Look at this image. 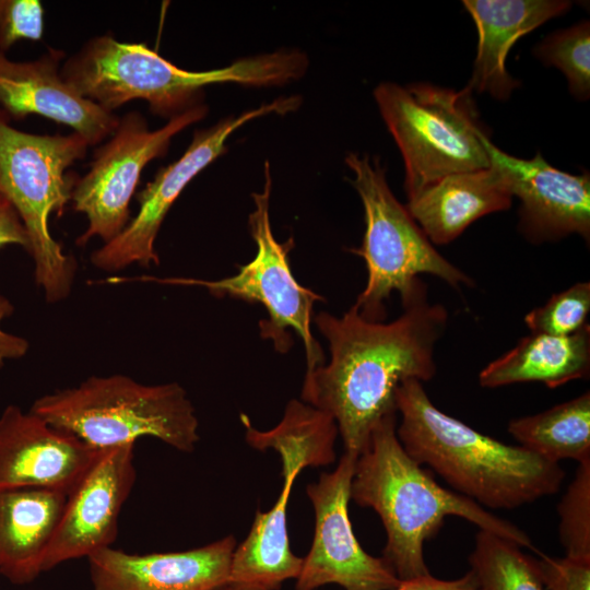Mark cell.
Wrapping results in <instances>:
<instances>
[{"label":"cell","mask_w":590,"mask_h":590,"mask_svg":"<svg viewBox=\"0 0 590 590\" xmlns=\"http://www.w3.org/2000/svg\"><path fill=\"white\" fill-rule=\"evenodd\" d=\"M401 300L403 312L391 322L366 320L353 307L342 317L322 311L312 318L328 342L330 359L306 371L302 401L329 414L345 451L356 456L375 426L397 413L398 387L436 374L434 351L447 310L428 303L421 280Z\"/></svg>","instance_id":"1"},{"label":"cell","mask_w":590,"mask_h":590,"mask_svg":"<svg viewBox=\"0 0 590 590\" xmlns=\"http://www.w3.org/2000/svg\"><path fill=\"white\" fill-rule=\"evenodd\" d=\"M351 499L374 509L387 534L382 558L400 580L429 573L424 543L434 538L449 516L533 548L530 536L516 524L495 516L474 500L440 486L413 460L397 436V413L374 428L356 458Z\"/></svg>","instance_id":"2"},{"label":"cell","mask_w":590,"mask_h":590,"mask_svg":"<svg viewBox=\"0 0 590 590\" xmlns=\"http://www.w3.org/2000/svg\"><path fill=\"white\" fill-rule=\"evenodd\" d=\"M397 436L408 455L485 509H515L558 492L559 463L479 433L436 408L421 381L396 392Z\"/></svg>","instance_id":"3"},{"label":"cell","mask_w":590,"mask_h":590,"mask_svg":"<svg viewBox=\"0 0 590 590\" xmlns=\"http://www.w3.org/2000/svg\"><path fill=\"white\" fill-rule=\"evenodd\" d=\"M308 66L298 50L241 58L208 71L177 67L145 44L122 43L110 34L88 39L61 66L62 79L80 95L113 113L142 99L151 113L172 119L200 105L212 84L281 85L304 75Z\"/></svg>","instance_id":"4"},{"label":"cell","mask_w":590,"mask_h":590,"mask_svg":"<svg viewBox=\"0 0 590 590\" xmlns=\"http://www.w3.org/2000/svg\"><path fill=\"white\" fill-rule=\"evenodd\" d=\"M30 412L97 451L153 437L188 453L199 441L194 408L177 382L143 385L125 375L92 376L38 398Z\"/></svg>","instance_id":"5"},{"label":"cell","mask_w":590,"mask_h":590,"mask_svg":"<svg viewBox=\"0 0 590 590\" xmlns=\"http://www.w3.org/2000/svg\"><path fill=\"white\" fill-rule=\"evenodd\" d=\"M0 109V192L19 214L35 264V282L48 303L69 296L75 260L52 237L49 219L62 214L74 181L66 170L82 160L90 144L80 134H36L9 125Z\"/></svg>","instance_id":"6"},{"label":"cell","mask_w":590,"mask_h":590,"mask_svg":"<svg viewBox=\"0 0 590 590\" xmlns=\"http://www.w3.org/2000/svg\"><path fill=\"white\" fill-rule=\"evenodd\" d=\"M374 96L405 166L408 197L457 173L491 166L471 92L380 83Z\"/></svg>","instance_id":"7"},{"label":"cell","mask_w":590,"mask_h":590,"mask_svg":"<svg viewBox=\"0 0 590 590\" xmlns=\"http://www.w3.org/2000/svg\"><path fill=\"white\" fill-rule=\"evenodd\" d=\"M346 165L354 177L365 212L362 246L351 251L367 268V283L352 306L363 318L382 321L392 292L401 299L417 284L420 274L437 276L455 288L472 286L471 278L442 257L390 190L378 160L349 153Z\"/></svg>","instance_id":"8"},{"label":"cell","mask_w":590,"mask_h":590,"mask_svg":"<svg viewBox=\"0 0 590 590\" xmlns=\"http://www.w3.org/2000/svg\"><path fill=\"white\" fill-rule=\"evenodd\" d=\"M270 165L264 164V186L261 192H253L255 210L249 215L250 234L257 245L255 258L240 266L238 272L220 280L193 278L142 276V281L161 284L189 285L206 288L217 297H234L248 303L261 304L268 318L259 321L260 335L273 342L275 350L286 353L292 346L290 330L302 339L306 354V371L324 364L323 351L311 332L312 311L322 296L300 285L292 273L288 252L293 248L292 238L279 243L270 223Z\"/></svg>","instance_id":"9"},{"label":"cell","mask_w":590,"mask_h":590,"mask_svg":"<svg viewBox=\"0 0 590 590\" xmlns=\"http://www.w3.org/2000/svg\"><path fill=\"white\" fill-rule=\"evenodd\" d=\"M208 107L200 104L150 130L139 111H129L108 140L99 145L88 172L74 181L73 210L85 214L87 227L76 238L84 246L93 237L106 244L118 236L130 221V201L144 167L166 154L172 139L205 117Z\"/></svg>","instance_id":"10"},{"label":"cell","mask_w":590,"mask_h":590,"mask_svg":"<svg viewBox=\"0 0 590 590\" xmlns=\"http://www.w3.org/2000/svg\"><path fill=\"white\" fill-rule=\"evenodd\" d=\"M302 103L298 96L280 97L239 116L220 120L216 125L193 133L185 153L161 168L152 181L137 194V215L122 232L91 255L92 264L105 272H117L133 263L157 266L160 257L155 240L169 209L187 185L208 165L222 155L229 135L246 122L270 114H286Z\"/></svg>","instance_id":"11"},{"label":"cell","mask_w":590,"mask_h":590,"mask_svg":"<svg viewBox=\"0 0 590 590\" xmlns=\"http://www.w3.org/2000/svg\"><path fill=\"white\" fill-rule=\"evenodd\" d=\"M357 456L344 451L337 468L322 473L306 493L315 511V534L303 557L295 590L335 583L344 590H391L400 583L382 557L369 555L356 539L349 515Z\"/></svg>","instance_id":"12"},{"label":"cell","mask_w":590,"mask_h":590,"mask_svg":"<svg viewBox=\"0 0 590 590\" xmlns=\"http://www.w3.org/2000/svg\"><path fill=\"white\" fill-rule=\"evenodd\" d=\"M134 445L101 450L67 493L43 571L111 546L118 520L135 483Z\"/></svg>","instance_id":"13"},{"label":"cell","mask_w":590,"mask_h":590,"mask_svg":"<svg viewBox=\"0 0 590 590\" xmlns=\"http://www.w3.org/2000/svg\"><path fill=\"white\" fill-rule=\"evenodd\" d=\"M489 163L503 176L511 196L519 198L522 234L531 241L590 236V175H573L550 165L538 153L531 160L511 156L483 137Z\"/></svg>","instance_id":"14"},{"label":"cell","mask_w":590,"mask_h":590,"mask_svg":"<svg viewBox=\"0 0 590 590\" xmlns=\"http://www.w3.org/2000/svg\"><path fill=\"white\" fill-rule=\"evenodd\" d=\"M62 50L49 48L32 61H13L0 52V107L22 120L39 115L70 127L91 145L109 138L119 117L80 95L61 76Z\"/></svg>","instance_id":"15"},{"label":"cell","mask_w":590,"mask_h":590,"mask_svg":"<svg viewBox=\"0 0 590 590\" xmlns=\"http://www.w3.org/2000/svg\"><path fill=\"white\" fill-rule=\"evenodd\" d=\"M99 451L16 405L0 415V488L68 493Z\"/></svg>","instance_id":"16"},{"label":"cell","mask_w":590,"mask_h":590,"mask_svg":"<svg viewBox=\"0 0 590 590\" xmlns=\"http://www.w3.org/2000/svg\"><path fill=\"white\" fill-rule=\"evenodd\" d=\"M236 545L227 535L180 552L140 555L105 547L87 556L93 590H217Z\"/></svg>","instance_id":"17"},{"label":"cell","mask_w":590,"mask_h":590,"mask_svg":"<svg viewBox=\"0 0 590 590\" xmlns=\"http://www.w3.org/2000/svg\"><path fill=\"white\" fill-rule=\"evenodd\" d=\"M479 34L477 52L467 90L488 93L498 101L509 98L519 86L506 69L510 48L523 35L547 20L567 12L565 0H464Z\"/></svg>","instance_id":"18"},{"label":"cell","mask_w":590,"mask_h":590,"mask_svg":"<svg viewBox=\"0 0 590 590\" xmlns=\"http://www.w3.org/2000/svg\"><path fill=\"white\" fill-rule=\"evenodd\" d=\"M512 196L496 167L448 175L408 197L411 216L430 243L445 245L477 219L510 208Z\"/></svg>","instance_id":"19"},{"label":"cell","mask_w":590,"mask_h":590,"mask_svg":"<svg viewBox=\"0 0 590 590\" xmlns=\"http://www.w3.org/2000/svg\"><path fill=\"white\" fill-rule=\"evenodd\" d=\"M67 494L35 487L0 488V575L26 585L43 563Z\"/></svg>","instance_id":"20"},{"label":"cell","mask_w":590,"mask_h":590,"mask_svg":"<svg viewBox=\"0 0 590 590\" xmlns=\"http://www.w3.org/2000/svg\"><path fill=\"white\" fill-rule=\"evenodd\" d=\"M296 474L283 476L281 493L268 511H257L247 538L234 550L223 590H280L296 579L303 557L290 545L287 505ZM219 590V589H217Z\"/></svg>","instance_id":"21"},{"label":"cell","mask_w":590,"mask_h":590,"mask_svg":"<svg viewBox=\"0 0 590 590\" xmlns=\"http://www.w3.org/2000/svg\"><path fill=\"white\" fill-rule=\"evenodd\" d=\"M590 373V327L556 337L531 333L518 344L488 363L479 375L485 388H497L519 382H541L556 388Z\"/></svg>","instance_id":"22"},{"label":"cell","mask_w":590,"mask_h":590,"mask_svg":"<svg viewBox=\"0 0 590 590\" xmlns=\"http://www.w3.org/2000/svg\"><path fill=\"white\" fill-rule=\"evenodd\" d=\"M240 421L249 446L261 451L273 449L280 455L283 476L335 461L339 432L334 420L304 401H288L281 422L269 430L253 427L246 414H240Z\"/></svg>","instance_id":"23"},{"label":"cell","mask_w":590,"mask_h":590,"mask_svg":"<svg viewBox=\"0 0 590 590\" xmlns=\"http://www.w3.org/2000/svg\"><path fill=\"white\" fill-rule=\"evenodd\" d=\"M509 434L519 446L553 463L590 460V392L541 413L514 418Z\"/></svg>","instance_id":"24"},{"label":"cell","mask_w":590,"mask_h":590,"mask_svg":"<svg viewBox=\"0 0 590 590\" xmlns=\"http://www.w3.org/2000/svg\"><path fill=\"white\" fill-rule=\"evenodd\" d=\"M521 548L510 540L479 530L469 564L481 590H545L535 557Z\"/></svg>","instance_id":"25"},{"label":"cell","mask_w":590,"mask_h":590,"mask_svg":"<svg viewBox=\"0 0 590 590\" xmlns=\"http://www.w3.org/2000/svg\"><path fill=\"white\" fill-rule=\"evenodd\" d=\"M545 66L559 69L566 76L569 92L578 101L590 95V23L581 21L553 32L533 49Z\"/></svg>","instance_id":"26"},{"label":"cell","mask_w":590,"mask_h":590,"mask_svg":"<svg viewBox=\"0 0 590 590\" xmlns=\"http://www.w3.org/2000/svg\"><path fill=\"white\" fill-rule=\"evenodd\" d=\"M557 511L565 556L590 562V460L578 463Z\"/></svg>","instance_id":"27"},{"label":"cell","mask_w":590,"mask_h":590,"mask_svg":"<svg viewBox=\"0 0 590 590\" xmlns=\"http://www.w3.org/2000/svg\"><path fill=\"white\" fill-rule=\"evenodd\" d=\"M590 311V283L579 282L556 293L524 317L531 333L570 335L587 323Z\"/></svg>","instance_id":"28"},{"label":"cell","mask_w":590,"mask_h":590,"mask_svg":"<svg viewBox=\"0 0 590 590\" xmlns=\"http://www.w3.org/2000/svg\"><path fill=\"white\" fill-rule=\"evenodd\" d=\"M44 14L39 0H0V52L5 54L20 40H40Z\"/></svg>","instance_id":"29"},{"label":"cell","mask_w":590,"mask_h":590,"mask_svg":"<svg viewBox=\"0 0 590 590\" xmlns=\"http://www.w3.org/2000/svg\"><path fill=\"white\" fill-rule=\"evenodd\" d=\"M536 553L539 557L535 560L545 590H590V562Z\"/></svg>","instance_id":"30"},{"label":"cell","mask_w":590,"mask_h":590,"mask_svg":"<svg viewBox=\"0 0 590 590\" xmlns=\"http://www.w3.org/2000/svg\"><path fill=\"white\" fill-rule=\"evenodd\" d=\"M391 590H481V588L472 571L469 570L463 576L452 580L438 579L430 574L401 580Z\"/></svg>","instance_id":"31"},{"label":"cell","mask_w":590,"mask_h":590,"mask_svg":"<svg viewBox=\"0 0 590 590\" xmlns=\"http://www.w3.org/2000/svg\"><path fill=\"white\" fill-rule=\"evenodd\" d=\"M17 245L28 248V238L22 221L11 202L0 192V248Z\"/></svg>","instance_id":"32"},{"label":"cell","mask_w":590,"mask_h":590,"mask_svg":"<svg viewBox=\"0 0 590 590\" xmlns=\"http://www.w3.org/2000/svg\"><path fill=\"white\" fill-rule=\"evenodd\" d=\"M12 312V304L0 295V323L2 319L9 317ZM27 350L28 342L25 339L5 332L0 326V369L7 359L20 358L26 354Z\"/></svg>","instance_id":"33"},{"label":"cell","mask_w":590,"mask_h":590,"mask_svg":"<svg viewBox=\"0 0 590 590\" xmlns=\"http://www.w3.org/2000/svg\"><path fill=\"white\" fill-rule=\"evenodd\" d=\"M219 590H223V589H219Z\"/></svg>","instance_id":"34"}]
</instances>
